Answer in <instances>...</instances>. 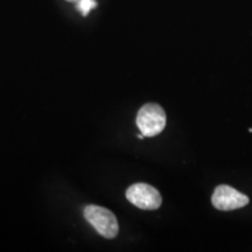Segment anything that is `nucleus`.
I'll return each instance as SVG.
<instances>
[{
  "instance_id": "1",
  "label": "nucleus",
  "mask_w": 252,
  "mask_h": 252,
  "mask_svg": "<svg viewBox=\"0 0 252 252\" xmlns=\"http://www.w3.org/2000/svg\"><path fill=\"white\" fill-rule=\"evenodd\" d=\"M138 128L145 137H154L161 133L166 126V113L156 103L145 104L137 115Z\"/></svg>"
},
{
  "instance_id": "2",
  "label": "nucleus",
  "mask_w": 252,
  "mask_h": 252,
  "mask_svg": "<svg viewBox=\"0 0 252 252\" xmlns=\"http://www.w3.org/2000/svg\"><path fill=\"white\" fill-rule=\"evenodd\" d=\"M84 217L103 237L112 239L118 235V222L111 210L91 204L84 208Z\"/></svg>"
},
{
  "instance_id": "3",
  "label": "nucleus",
  "mask_w": 252,
  "mask_h": 252,
  "mask_svg": "<svg viewBox=\"0 0 252 252\" xmlns=\"http://www.w3.org/2000/svg\"><path fill=\"white\" fill-rule=\"evenodd\" d=\"M126 198L133 206L143 210H156L162 202L159 191L147 184L132 185L126 190Z\"/></svg>"
},
{
  "instance_id": "4",
  "label": "nucleus",
  "mask_w": 252,
  "mask_h": 252,
  "mask_svg": "<svg viewBox=\"0 0 252 252\" xmlns=\"http://www.w3.org/2000/svg\"><path fill=\"white\" fill-rule=\"evenodd\" d=\"M212 203L216 209L222 210V212H230V210L247 206L249 197L228 185H220L214 190Z\"/></svg>"
},
{
  "instance_id": "5",
  "label": "nucleus",
  "mask_w": 252,
  "mask_h": 252,
  "mask_svg": "<svg viewBox=\"0 0 252 252\" xmlns=\"http://www.w3.org/2000/svg\"><path fill=\"white\" fill-rule=\"evenodd\" d=\"M97 6L96 0H78L76 7L83 17H87L91 9H94Z\"/></svg>"
},
{
  "instance_id": "6",
  "label": "nucleus",
  "mask_w": 252,
  "mask_h": 252,
  "mask_svg": "<svg viewBox=\"0 0 252 252\" xmlns=\"http://www.w3.org/2000/svg\"><path fill=\"white\" fill-rule=\"evenodd\" d=\"M67 1H69V2H77L78 0H67Z\"/></svg>"
}]
</instances>
